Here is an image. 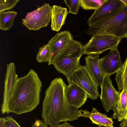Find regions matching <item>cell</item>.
<instances>
[{"label":"cell","instance_id":"obj_1","mask_svg":"<svg viewBox=\"0 0 127 127\" xmlns=\"http://www.w3.org/2000/svg\"><path fill=\"white\" fill-rule=\"evenodd\" d=\"M67 85L60 77L53 80L45 94L41 116L50 127H57L62 122L72 121L80 117L81 110L70 105L66 95Z\"/></svg>","mask_w":127,"mask_h":127},{"label":"cell","instance_id":"obj_2","mask_svg":"<svg viewBox=\"0 0 127 127\" xmlns=\"http://www.w3.org/2000/svg\"><path fill=\"white\" fill-rule=\"evenodd\" d=\"M42 86L37 73L31 69L26 75L19 78L11 97L1 108L2 113L20 115L32 111L39 103Z\"/></svg>","mask_w":127,"mask_h":127},{"label":"cell","instance_id":"obj_3","mask_svg":"<svg viewBox=\"0 0 127 127\" xmlns=\"http://www.w3.org/2000/svg\"><path fill=\"white\" fill-rule=\"evenodd\" d=\"M86 34L92 36L109 35L121 39L127 38V7L125 6L113 16L90 27Z\"/></svg>","mask_w":127,"mask_h":127},{"label":"cell","instance_id":"obj_4","mask_svg":"<svg viewBox=\"0 0 127 127\" xmlns=\"http://www.w3.org/2000/svg\"><path fill=\"white\" fill-rule=\"evenodd\" d=\"M83 54L82 43L73 39L58 54L52 64L58 72L67 77L80 65V60Z\"/></svg>","mask_w":127,"mask_h":127},{"label":"cell","instance_id":"obj_5","mask_svg":"<svg viewBox=\"0 0 127 127\" xmlns=\"http://www.w3.org/2000/svg\"><path fill=\"white\" fill-rule=\"evenodd\" d=\"M66 77L69 84H74L79 86L91 99L95 100L100 97L98 91L99 85L92 77L85 65H80Z\"/></svg>","mask_w":127,"mask_h":127},{"label":"cell","instance_id":"obj_6","mask_svg":"<svg viewBox=\"0 0 127 127\" xmlns=\"http://www.w3.org/2000/svg\"><path fill=\"white\" fill-rule=\"evenodd\" d=\"M121 40L109 35H94L83 46V54L99 55L106 50L117 48Z\"/></svg>","mask_w":127,"mask_h":127},{"label":"cell","instance_id":"obj_7","mask_svg":"<svg viewBox=\"0 0 127 127\" xmlns=\"http://www.w3.org/2000/svg\"><path fill=\"white\" fill-rule=\"evenodd\" d=\"M100 87L101 92L100 97L103 107L107 112L110 110H113V117L116 119L118 115L117 109L121 93L114 88L110 76H104Z\"/></svg>","mask_w":127,"mask_h":127},{"label":"cell","instance_id":"obj_8","mask_svg":"<svg viewBox=\"0 0 127 127\" xmlns=\"http://www.w3.org/2000/svg\"><path fill=\"white\" fill-rule=\"evenodd\" d=\"M52 7L45 3L36 9L27 13L22 23L29 30L36 31L49 24L51 18Z\"/></svg>","mask_w":127,"mask_h":127},{"label":"cell","instance_id":"obj_9","mask_svg":"<svg viewBox=\"0 0 127 127\" xmlns=\"http://www.w3.org/2000/svg\"><path fill=\"white\" fill-rule=\"evenodd\" d=\"M125 7L121 0H106L98 8L95 10L87 22L91 27L97 22L115 15Z\"/></svg>","mask_w":127,"mask_h":127},{"label":"cell","instance_id":"obj_10","mask_svg":"<svg viewBox=\"0 0 127 127\" xmlns=\"http://www.w3.org/2000/svg\"><path fill=\"white\" fill-rule=\"evenodd\" d=\"M99 63L104 76H110L116 73L123 64L117 48L111 50L107 55L99 59Z\"/></svg>","mask_w":127,"mask_h":127},{"label":"cell","instance_id":"obj_11","mask_svg":"<svg viewBox=\"0 0 127 127\" xmlns=\"http://www.w3.org/2000/svg\"><path fill=\"white\" fill-rule=\"evenodd\" d=\"M6 68L1 108L6 105L11 98L19 78L16 73L14 63L11 62L7 64Z\"/></svg>","mask_w":127,"mask_h":127},{"label":"cell","instance_id":"obj_12","mask_svg":"<svg viewBox=\"0 0 127 127\" xmlns=\"http://www.w3.org/2000/svg\"><path fill=\"white\" fill-rule=\"evenodd\" d=\"M73 39L70 32L67 31L58 33L49 41L48 44L51 49V55L48 63L50 66L53 63L58 54L64 47Z\"/></svg>","mask_w":127,"mask_h":127},{"label":"cell","instance_id":"obj_13","mask_svg":"<svg viewBox=\"0 0 127 127\" xmlns=\"http://www.w3.org/2000/svg\"><path fill=\"white\" fill-rule=\"evenodd\" d=\"M66 95L69 105L77 109L86 102L88 96L87 93L77 85L69 84L66 89Z\"/></svg>","mask_w":127,"mask_h":127},{"label":"cell","instance_id":"obj_14","mask_svg":"<svg viewBox=\"0 0 127 127\" xmlns=\"http://www.w3.org/2000/svg\"><path fill=\"white\" fill-rule=\"evenodd\" d=\"M99 55H88L86 57V66L89 72L95 81L100 86L103 78L100 66Z\"/></svg>","mask_w":127,"mask_h":127},{"label":"cell","instance_id":"obj_15","mask_svg":"<svg viewBox=\"0 0 127 127\" xmlns=\"http://www.w3.org/2000/svg\"><path fill=\"white\" fill-rule=\"evenodd\" d=\"M69 12L66 8L53 5L52 8L51 27L52 30L58 32L64 24Z\"/></svg>","mask_w":127,"mask_h":127},{"label":"cell","instance_id":"obj_16","mask_svg":"<svg viewBox=\"0 0 127 127\" xmlns=\"http://www.w3.org/2000/svg\"><path fill=\"white\" fill-rule=\"evenodd\" d=\"M17 14V12L14 11L0 12V29L6 31L11 28Z\"/></svg>","mask_w":127,"mask_h":127},{"label":"cell","instance_id":"obj_17","mask_svg":"<svg viewBox=\"0 0 127 127\" xmlns=\"http://www.w3.org/2000/svg\"><path fill=\"white\" fill-rule=\"evenodd\" d=\"M127 87L124 88L120 94V98L117 107L118 121L120 122L127 118Z\"/></svg>","mask_w":127,"mask_h":127},{"label":"cell","instance_id":"obj_18","mask_svg":"<svg viewBox=\"0 0 127 127\" xmlns=\"http://www.w3.org/2000/svg\"><path fill=\"white\" fill-rule=\"evenodd\" d=\"M115 80L119 91L127 87V57L120 69L116 73Z\"/></svg>","mask_w":127,"mask_h":127},{"label":"cell","instance_id":"obj_19","mask_svg":"<svg viewBox=\"0 0 127 127\" xmlns=\"http://www.w3.org/2000/svg\"><path fill=\"white\" fill-rule=\"evenodd\" d=\"M51 49L48 44L40 47L37 55L36 60L39 63H48L50 58Z\"/></svg>","mask_w":127,"mask_h":127},{"label":"cell","instance_id":"obj_20","mask_svg":"<svg viewBox=\"0 0 127 127\" xmlns=\"http://www.w3.org/2000/svg\"><path fill=\"white\" fill-rule=\"evenodd\" d=\"M80 117L88 118L91 121L108 117L106 114L100 112L94 107L93 108L91 112L86 110H81Z\"/></svg>","mask_w":127,"mask_h":127},{"label":"cell","instance_id":"obj_21","mask_svg":"<svg viewBox=\"0 0 127 127\" xmlns=\"http://www.w3.org/2000/svg\"><path fill=\"white\" fill-rule=\"evenodd\" d=\"M106 0H80V6L86 10H95L100 7Z\"/></svg>","mask_w":127,"mask_h":127},{"label":"cell","instance_id":"obj_22","mask_svg":"<svg viewBox=\"0 0 127 127\" xmlns=\"http://www.w3.org/2000/svg\"><path fill=\"white\" fill-rule=\"evenodd\" d=\"M64 1L69 8V13L74 15L77 14L80 6V0H64Z\"/></svg>","mask_w":127,"mask_h":127},{"label":"cell","instance_id":"obj_23","mask_svg":"<svg viewBox=\"0 0 127 127\" xmlns=\"http://www.w3.org/2000/svg\"><path fill=\"white\" fill-rule=\"evenodd\" d=\"M19 0H0V12L13 8Z\"/></svg>","mask_w":127,"mask_h":127},{"label":"cell","instance_id":"obj_24","mask_svg":"<svg viewBox=\"0 0 127 127\" xmlns=\"http://www.w3.org/2000/svg\"><path fill=\"white\" fill-rule=\"evenodd\" d=\"M93 124H95L99 127H114V122L112 117L103 118L99 120L91 121Z\"/></svg>","mask_w":127,"mask_h":127},{"label":"cell","instance_id":"obj_25","mask_svg":"<svg viewBox=\"0 0 127 127\" xmlns=\"http://www.w3.org/2000/svg\"><path fill=\"white\" fill-rule=\"evenodd\" d=\"M5 127H21L18 123L11 117L8 116L4 117Z\"/></svg>","mask_w":127,"mask_h":127},{"label":"cell","instance_id":"obj_26","mask_svg":"<svg viewBox=\"0 0 127 127\" xmlns=\"http://www.w3.org/2000/svg\"><path fill=\"white\" fill-rule=\"evenodd\" d=\"M32 127H47L44 121L38 119L36 120L32 125Z\"/></svg>","mask_w":127,"mask_h":127},{"label":"cell","instance_id":"obj_27","mask_svg":"<svg viewBox=\"0 0 127 127\" xmlns=\"http://www.w3.org/2000/svg\"><path fill=\"white\" fill-rule=\"evenodd\" d=\"M57 127H76L70 125L67 121L59 124Z\"/></svg>","mask_w":127,"mask_h":127},{"label":"cell","instance_id":"obj_28","mask_svg":"<svg viewBox=\"0 0 127 127\" xmlns=\"http://www.w3.org/2000/svg\"><path fill=\"white\" fill-rule=\"evenodd\" d=\"M121 122L119 127H127V118L126 119L123 120Z\"/></svg>","mask_w":127,"mask_h":127},{"label":"cell","instance_id":"obj_29","mask_svg":"<svg viewBox=\"0 0 127 127\" xmlns=\"http://www.w3.org/2000/svg\"><path fill=\"white\" fill-rule=\"evenodd\" d=\"M5 119L4 118H0V127H5Z\"/></svg>","mask_w":127,"mask_h":127},{"label":"cell","instance_id":"obj_30","mask_svg":"<svg viewBox=\"0 0 127 127\" xmlns=\"http://www.w3.org/2000/svg\"><path fill=\"white\" fill-rule=\"evenodd\" d=\"M124 4L125 6L127 7V0H121Z\"/></svg>","mask_w":127,"mask_h":127},{"label":"cell","instance_id":"obj_31","mask_svg":"<svg viewBox=\"0 0 127 127\" xmlns=\"http://www.w3.org/2000/svg\"></svg>","mask_w":127,"mask_h":127}]
</instances>
